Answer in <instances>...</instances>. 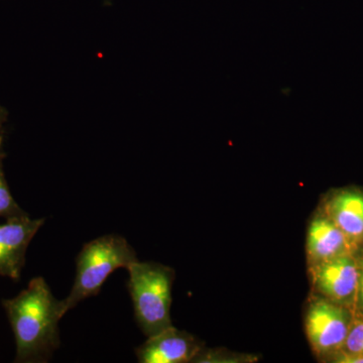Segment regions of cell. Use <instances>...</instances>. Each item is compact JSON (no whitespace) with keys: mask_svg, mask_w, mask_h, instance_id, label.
<instances>
[{"mask_svg":"<svg viewBox=\"0 0 363 363\" xmlns=\"http://www.w3.org/2000/svg\"><path fill=\"white\" fill-rule=\"evenodd\" d=\"M359 252L362 250L350 242L330 217L319 207L308 226L306 238L308 267Z\"/></svg>","mask_w":363,"mask_h":363,"instance_id":"9","label":"cell"},{"mask_svg":"<svg viewBox=\"0 0 363 363\" xmlns=\"http://www.w3.org/2000/svg\"><path fill=\"white\" fill-rule=\"evenodd\" d=\"M322 210L345 234L350 242L363 250V189L357 186L332 189L322 199Z\"/></svg>","mask_w":363,"mask_h":363,"instance_id":"7","label":"cell"},{"mask_svg":"<svg viewBox=\"0 0 363 363\" xmlns=\"http://www.w3.org/2000/svg\"><path fill=\"white\" fill-rule=\"evenodd\" d=\"M44 223L25 215L0 224V276L20 279L28 245Z\"/></svg>","mask_w":363,"mask_h":363,"instance_id":"6","label":"cell"},{"mask_svg":"<svg viewBox=\"0 0 363 363\" xmlns=\"http://www.w3.org/2000/svg\"><path fill=\"white\" fill-rule=\"evenodd\" d=\"M360 257V276L358 281V291L357 298V309L355 313L363 316V250L359 253Z\"/></svg>","mask_w":363,"mask_h":363,"instance_id":"12","label":"cell"},{"mask_svg":"<svg viewBox=\"0 0 363 363\" xmlns=\"http://www.w3.org/2000/svg\"><path fill=\"white\" fill-rule=\"evenodd\" d=\"M4 136L2 133L0 135V217L9 220V219L25 216L28 213L23 211L14 200L4 176V161L6 155L4 150Z\"/></svg>","mask_w":363,"mask_h":363,"instance_id":"10","label":"cell"},{"mask_svg":"<svg viewBox=\"0 0 363 363\" xmlns=\"http://www.w3.org/2000/svg\"><path fill=\"white\" fill-rule=\"evenodd\" d=\"M202 348L203 344L192 334L171 326L147 337L136 348L135 355L142 363L192 362Z\"/></svg>","mask_w":363,"mask_h":363,"instance_id":"8","label":"cell"},{"mask_svg":"<svg viewBox=\"0 0 363 363\" xmlns=\"http://www.w3.org/2000/svg\"><path fill=\"white\" fill-rule=\"evenodd\" d=\"M7 112L4 107L0 106V135L4 133V124L6 123Z\"/></svg>","mask_w":363,"mask_h":363,"instance_id":"13","label":"cell"},{"mask_svg":"<svg viewBox=\"0 0 363 363\" xmlns=\"http://www.w3.org/2000/svg\"><path fill=\"white\" fill-rule=\"evenodd\" d=\"M355 312L326 298L312 295L305 315V330L313 352L326 362L342 350Z\"/></svg>","mask_w":363,"mask_h":363,"instance_id":"4","label":"cell"},{"mask_svg":"<svg viewBox=\"0 0 363 363\" xmlns=\"http://www.w3.org/2000/svg\"><path fill=\"white\" fill-rule=\"evenodd\" d=\"M128 290L136 323L147 337L173 326L172 288L175 272L152 262H135L128 269Z\"/></svg>","mask_w":363,"mask_h":363,"instance_id":"3","label":"cell"},{"mask_svg":"<svg viewBox=\"0 0 363 363\" xmlns=\"http://www.w3.org/2000/svg\"><path fill=\"white\" fill-rule=\"evenodd\" d=\"M359 253H350L309 267L312 295L355 312L360 276Z\"/></svg>","mask_w":363,"mask_h":363,"instance_id":"5","label":"cell"},{"mask_svg":"<svg viewBox=\"0 0 363 363\" xmlns=\"http://www.w3.org/2000/svg\"><path fill=\"white\" fill-rule=\"evenodd\" d=\"M342 350L363 355V316L355 313Z\"/></svg>","mask_w":363,"mask_h":363,"instance_id":"11","label":"cell"},{"mask_svg":"<svg viewBox=\"0 0 363 363\" xmlns=\"http://www.w3.org/2000/svg\"><path fill=\"white\" fill-rule=\"evenodd\" d=\"M16 340L14 362H45L60 346L59 322L66 314L44 278L37 277L14 298L2 301Z\"/></svg>","mask_w":363,"mask_h":363,"instance_id":"1","label":"cell"},{"mask_svg":"<svg viewBox=\"0 0 363 363\" xmlns=\"http://www.w3.org/2000/svg\"><path fill=\"white\" fill-rule=\"evenodd\" d=\"M138 260L128 241L117 234H107L86 243L76 259L75 281L63 300L66 313L85 298L97 296L117 269H128Z\"/></svg>","mask_w":363,"mask_h":363,"instance_id":"2","label":"cell"}]
</instances>
